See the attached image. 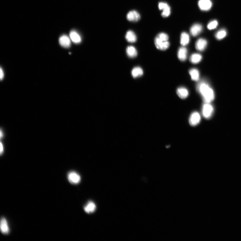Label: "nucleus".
<instances>
[{
    "instance_id": "1",
    "label": "nucleus",
    "mask_w": 241,
    "mask_h": 241,
    "mask_svg": "<svg viewBox=\"0 0 241 241\" xmlns=\"http://www.w3.org/2000/svg\"><path fill=\"white\" fill-rule=\"evenodd\" d=\"M197 90L205 103H211L215 98L214 92L210 86L205 81H201L197 85Z\"/></svg>"
},
{
    "instance_id": "2",
    "label": "nucleus",
    "mask_w": 241,
    "mask_h": 241,
    "mask_svg": "<svg viewBox=\"0 0 241 241\" xmlns=\"http://www.w3.org/2000/svg\"><path fill=\"white\" fill-rule=\"evenodd\" d=\"M169 37L165 33H159L154 39V42L156 47L161 51H165L170 46Z\"/></svg>"
},
{
    "instance_id": "3",
    "label": "nucleus",
    "mask_w": 241,
    "mask_h": 241,
    "mask_svg": "<svg viewBox=\"0 0 241 241\" xmlns=\"http://www.w3.org/2000/svg\"><path fill=\"white\" fill-rule=\"evenodd\" d=\"M214 112V108L210 103H205L202 108V114L206 119L210 118Z\"/></svg>"
},
{
    "instance_id": "4",
    "label": "nucleus",
    "mask_w": 241,
    "mask_h": 241,
    "mask_svg": "<svg viewBox=\"0 0 241 241\" xmlns=\"http://www.w3.org/2000/svg\"><path fill=\"white\" fill-rule=\"evenodd\" d=\"M159 10L162 11L161 16L163 17H167L170 16L171 13V9L170 6L166 2H161L158 3Z\"/></svg>"
},
{
    "instance_id": "5",
    "label": "nucleus",
    "mask_w": 241,
    "mask_h": 241,
    "mask_svg": "<svg viewBox=\"0 0 241 241\" xmlns=\"http://www.w3.org/2000/svg\"><path fill=\"white\" fill-rule=\"evenodd\" d=\"M67 178L70 182L73 185L79 184L81 181L80 176L75 171H71L68 174Z\"/></svg>"
},
{
    "instance_id": "6",
    "label": "nucleus",
    "mask_w": 241,
    "mask_h": 241,
    "mask_svg": "<svg viewBox=\"0 0 241 241\" xmlns=\"http://www.w3.org/2000/svg\"><path fill=\"white\" fill-rule=\"evenodd\" d=\"M201 120L200 115L198 112H194L190 115L189 118V122L191 126H194L197 125Z\"/></svg>"
},
{
    "instance_id": "7",
    "label": "nucleus",
    "mask_w": 241,
    "mask_h": 241,
    "mask_svg": "<svg viewBox=\"0 0 241 241\" xmlns=\"http://www.w3.org/2000/svg\"><path fill=\"white\" fill-rule=\"evenodd\" d=\"M198 4L200 9L203 11L210 10L212 6L210 0H199Z\"/></svg>"
},
{
    "instance_id": "8",
    "label": "nucleus",
    "mask_w": 241,
    "mask_h": 241,
    "mask_svg": "<svg viewBox=\"0 0 241 241\" xmlns=\"http://www.w3.org/2000/svg\"><path fill=\"white\" fill-rule=\"evenodd\" d=\"M127 20L132 22H137L140 19L139 13L137 11L133 10L130 11L127 15Z\"/></svg>"
},
{
    "instance_id": "9",
    "label": "nucleus",
    "mask_w": 241,
    "mask_h": 241,
    "mask_svg": "<svg viewBox=\"0 0 241 241\" xmlns=\"http://www.w3.org/2000/svg\"><path fill=\"white\" fill-rule=\"evenodd\" d=\"M203 30L202 26L199 24H195L191 27L190 33L194 37H196L200 34Z\"/></svg>"
},
{
    "instance_id": "10",
    "label": "nucleus",
    "mask_w": 241,
    "mask_h": 241,
    "mask_svg": "<svg viewBox=\"0 0 241 241\" xmlns=\"http://www.w3.org/2000/svg\"><path fill=\"white\" fill-rule=\"evenodd\" d=\"M207 45V41L203 38H200L195 44V48L198 51H202L206 49Z\"/></svg>"
},
{
    "instance_id": "11",
    "label": "nucleus",
    "mask_w": 241,
    "mask_h": 241,
    "mask_svg": "<svg viewBox=\"0 0 241 241\" xmlns=\"http://www.w3.org/2000/svg\"><path fill=\"white\" fill-rule=\"evenodd\" d=\"M0 229L1 233L4 234H7L10 233V228L7 221L5 218L2 217L1 218Z\"/></svg>"
},
{
    "instance_id": "12",
    "label": "nucleus",
    "mask_w": 241,
    "mask_h": 241,
    "mask_svg": "<svg viewBox=\"0 0 241 241\" xmlns=\"http://www.w3.org/2000/svg\"><path fill=\"white\" fill-rule=\"evenodd\" d=\"M59 43L62 47L65 48H69L71 45V39L67 36L63 35L59 39Z\"/></svg>"
},
{
    "instance_id": "13",
    "label": "nucleus",
    "mask_w": 241,
    "mask_h": 241,
    "mask_svg": "<svg viewBox=\"0 0 241 241\" xmlns=\"http://www.w3.org/2000/svg\"><path fill=\"white\" fill-rule=\"evenodd\" d=\"M188 51L185 47H180L178 50L177 55L179 60L181 61H184L187 60Z\"/></svg>"
},
{
    "instance_id": "14",
    "label": "nucleus",
    "mask_w": 241,
    "mask_h": 241,
    "mask_svg": "<svg viewBox=\"0 0 241 241\" xmlns=\"http://www.w3.org/2000/svg\"><path fill=\"white\" fill-rule=\"evenodd\" d=\"M70 38L73 42L76 44L80 43L81 41V38L79 34L75 31L72 30L70 32Z\"/></svg>"
},
{
    "instance_id": "15",
    "label": "nucleus",
    "mask_w": 241,
    "mask_h": 241,
    "mask_svg": "<svg viewBox=\"0 0 241 241\" xmlns=\"http://www.w3.org/2000/svg\"><path fill=\"white\" fill-rule=\"evenodd\" d=\"M176 93L181 99H185L188 96L189 93L188 90L185 87H180L176 90Z\"/></svg>"
},
{
    "instance_id": "16",
    "label": "nucleus",
    "mask_w": 241,
    "mask_h": 241,
    "mask_svg": "<svg viewBox=\"0 0 241 241\" xmlns=\"http://www.w3.org/2000/svg\"><path fill=\"white\" fill-rule=\"evenodd\" d=\"M125 38L127 41L131 43L135 42L137 39V36L134 32L131 30L127 32Z\"/></svg>"
},
{
    "instance_id": "17",
    "label": "nucleus",
    "mask_w": 241,
    "mask_h": 241,
    "mask_svg": "<svg viewBox=\"0 0 241 241\" xmlns=\"http://www.w3.org/2000/svg\"><path fill=\"white\" fill-rule=\"evenodd\" d=\"M96 205L92 201L89 202L84 208L85 212L88 214L94 213L96 210Z\"/></svg>"
},
{
    "instance_id": "18",
    "label": "nucleus",
    "mask_w": 241,
    "mask_h": 241,
    "mask_svg": "<svg viewBox=\"0 0 241 241\" xmlns=\"http://www.w3.org/2000/svg\"><path fill=\"white\" fill-rule=\"evenodd\" d=\"M190 42V36L189 34L183 32L181 34L180 37V43L183 46L187 45Z\"/></svg>"
},
{
    "instance_id": "19",
    "label": "nucleus",
    "mask_w": 241,
    "mask_h": 241,
    "mask_svg": "<svg viewBox=\"0 0 241 241\" xmlns=\"http://www.w3.org/2000/svg\"><path fill=\"white\" fill-rule=\"evenodd\" d=\"M202 58L201 54L198 53H194L190 56V61L194 64H196L200 62Z\"/></svg>"
},
{
    "instance_id": "20",
    "label": "nucleus",
    "mask_w": 241,
    "mask_h": 241,
    "mask_svg": "<svg viewBox=\"0 0 241 241\" xmlns=\"http://www.w3.org/2000/svg\"><path fill=\"white\" fill-rule=\"evenodd\" d=\"M189 73L192 80L195 81H198L200 78V73L199 70L196 69H191L189 71Z\"/></svg>"
},
{
    "instance_id": "21",
    "label": "nucleus",
    "mask_w": 241,
    "mask_h": 241,
    "mask_svg": "<svg viewBox=\"0 0 241 241\" xmlns=\"http://www.w3.org/2000/svg\"><path fill=\"white\" fill-rule=\"evenodd\" d=\"M126 53L127 55L131 58H134L137 56V52L136 49L133 46H129L127 48Z\"/></svg>"
},
{
    "instance_id": "22",
    "label": "nucleus",
    "mask_w": 241,
    "mask_h": 241,
    "mask_svg": "<svg viewBox=\"0 0 241 241\" xmlns=\"http://www.w3.org/2000/svg\"><path fill=\"white\" fill-rule=\"evenodd\" d=\"M143 71L142 69L139 67H134L132 71V75L134 78H138L142 75Z\"/></svg>"
},
{
    "instance_id": "23",
    "label": "nucleus",
    "mask_w": 241,
    "mask_h": 241,
    "mask_svg": "<svg viewBox=\"0 0 241 241\" xmlns=\"http://www.w3.org/2000/svg\"><path fill=\"white\" fill-rule=\"evenodd\" d=\"M227 35V32L224 29L218 31L215 34V37L218 40H221L224 38Z\"/></svg>"
},
{
    "instance_id": "24",
    "label": "nucleus",
    "mask_w": 241,
    "mask_h": 241,
    "mask_svg": "<svg viewBox=\"0 0 241 241\" xmlns=\"http://www.w3.org/2000/svg\"><path fill=\"white\" fill-rule=\"evenodd\" d=\"M218 25V22L216 20H213L210 22L207 25V28L209 30H212L216 29Z\"/></svg>"
},
{
    "instance_id": "25",
    "label": "nucleus",
    "mask_w": 241,
    "mask_h": 241,
    "mask_svg": "<svg viewBox=\"0 0 241 241\" xmlns=\"http://www.w3.org/2000/svg\"><path fill=\"white\" fill-rule=\"evenodd\" d=\"M4 74L3 70L2 69V68H1V70H0V79L2 80L4 78Z\"/></svg>"
},
{
    "instance_id": "26",
    "label": "nucleus",
    "mask_w": 241,
    "mask_h": 241,
    "mask_svg": "<svg viewBox=\"0 0 241 241\" xmlns=\"http://www.w3.org/2000/svg\"><path fill=\"white\" fill-rule=\"evenodd\" d=\"M3 145L1 142V154H2L3 152Z\"/></svg>"
},
{
    "instance_id": "27",
    "label": "nucleus",
    "mask_w": 241,
    "mask_h": 241,
    "mask_svg": "<svg viewBox=\"0 0 241 241\" xmlns=\"http://www.w3.org/2000/svg\"><path fill=\"white\" fill-rule=\"evenodd\" d=\"M2 130H1V138L2 137V136H3V134H2Z\"/></svg>"
}]
</instances>
